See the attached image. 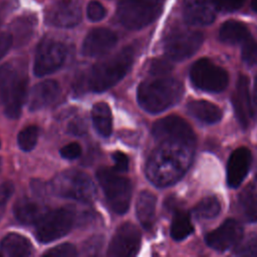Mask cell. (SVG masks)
Masks as SVG:
<instances>
[{
	"instance_id": "cell-1",
	"label": "cell",
	"mask_w": 257,
	"mask_h": 257,
	"mask_svg": "<svg viewBox=\"0 0 257 257\" xmlns=\"http://www.w3.org/2000/svg\"><path fill=\"white\" fill-rule=\"evenodd\" d=\"M195 142L163 141L147 164L148 179L159 187L173 185L187 172L194 156Z\"/></svg>"
},
{
	"instance_id": "cell-2",
	"label": "cell",
	"mask_w": 257,
	"mask_h": 257,
	"mask_svg": "<svg viewBox=\"0 0 257 257\" xmlns=\"http://www.w3.org/2000/svg\"><path fill=\"white\" fill-rule=\"evenodd\" d=\"M184 92L182 83L173 77H158L142 82L138 88L139 104L152 113L161 112L174 104Z\"/></svg>"
},
{
	"instance_id": "cell-3",
	"label": "cell",
	"mask_w": 257,
	"mask_h": 257,
	"mask_svg": "<svg viewBox=\"0 0 257 257\" xmlns=\"http://www.w3.org/2000/svg\"><path fill=\"white\" fill-rule=\"evenodd\" d=\"M134 61V49L125 47L113 56L95 64L87 75L88 88L95 92L109 89L130 70Z\"/></svg>"
},
{
	"instance_id": "cell-4",
	"label": "cell",
	"mask_w": 257,
	"mask_h": 257,
	"mask_svg": "<svg viewBox=\"0 0 257 257\" xmlns=\"http://www.w3.org/2000/svg\"><path fill=\"white\" fill-rule=\"evenodd\" d=\"M163 6V0H122L117 6L116 18L123 27L138 30L154 22Z\"/></svg>"
},
{
	"instance_id": "cell-5",
	"label": "cell",
	"mask_w": 257,
	"mask_h": 257,
	"mask_svg": "<svg viewBox=\"0 0 257 257\" xmlns=\"http://www.w3.org/2000/svg\"><path fill=\"white\" fill-rule=\"evenodd\" d=\"M52 192L62 198L80 202H92L96 189L90 178L77 170H67L57 175L51 183Z\"/></svg>"
},
{
	"instance_id": "cell-6",
	"label": "cell",
	"mask_w": 257,
	"mask_h": 257,
	"mask_svg": "<svg viewBox=\"0 0 257 257\" xmlns=\"http://www.w3.org/2000/svg\"><path fill=\"white\" fill-rule=\"evenodd\" d=\"M96 178L111 209L117 214L125 213L130 207L132 197L131 181L106 168L99 169Z\"/></svg>"
},
{
	"instance_id": "cell-7",
	"label": "cell",
	"mask_w": 257,
	"mask_h": 257,
	"mask_svg": "<svg viewBox=\"0 0 257 257\" xmlns=\"http://www.w3.org/2000/svg\"><path fill=\"white\" fill-rule=\"evenodd\" d=\"M190 78L197 88L207 92L223 91L229 82L227 71L208 58H201L192 65Z\"/></svg>"
},
{
	"instance_id": "cell-8",
	"label": "cell",
	"mask_w": 257,
	"mask_h": 257,
	"mask_svg": "<svg viewBox=\"0 0 257 257\" xmlns=\"http://www.w3.org/2000/svg\"><path fill=\"white\" fill-rule=\"evenodd\" d=\"M74 222L70 209L59 208L46 214L37 222L35 236L41 243H49L66 235Z\"/></svg>"
},
{
	"instance_id": "cell-9",
	"label": "cell",
	"mask_w": 257,
	"mask_h": 257,
	"mask_svg": "<svg viewBox=\"0 0 257 257\" xmlns=\"http://www.w3.org/2000/svg\"><path fill=\"white\" fill-rule=\"evenodd\" d=\"M203 39L204 36L200 31L175 30L165 40V52L172 60H184L196 53Z\"/></svg>"
},
{
	"instance_id": "cell-10",
	"label": "cell",
	"mask_w": 257,
	"mask_h": 257,
	"mask_svg": "<svg viewBox=\"0 0 257 257\" xmlns=\"http://www.w3.org/2000/svg\"><path fill=\"white\" fill-rule=\"evenodd\" d=\"M66 54L67 50L63 43L53 39L42 40L35 55L34 74L44 76L56 71L65 61Z\"/></svg>"
},
{
	"instance_id": "cell-11",
	"label": "cell",
	"mask_w": 257,
	"mask_h": 257,
	"mask_svg": "<svg viewBox=\"0 0 257 257\" xmlns=\"http://www.w3.org/2000/svg\"><path fill=\"white\" fill-rule=\"evenodd\" d=\"M141 245V233L138 228L131 224L124 223L120 225L112 237L107 255L111 257H127L138 253Z\"/></svg>"
},
{
	"instance_id": "cell-12",
	"label": "cell",
	"mask_w": 257,
	"mask_h": 257,
	"mask_svg": "<svg viewBox=\"0 0 257 257\" xmlns=\"http://www.w3.org/2000/svg\"><path fill=\"white\" fill-rule=\"evenodd\" d=\"M152 132L155 139L160 142L168 140L195 142V134L190 124L177 115H169L157 120Z\"/></svg>"
},
{
	"instance_id": "cell-13",
	"label": "cell",
	"mask_w": 257,
	"mask_h": 257,
	"mask_svg": "<svg viewBox=\"0 0 257 257\" xmlns=\"http://www.w3.org/2000/svg\"><path fill=\"white\" fill-rule=\"evenodd\" d=\"M48 24L60 28L76 26L81 20V9L74 0H58L45 12Z\"/></svg>"
},
{
	"instance_id": "cell-14",
	"label": "cell",
	"mask_w": 257,
	"mask_h": 257,
	"mask_svg": "<svg viewBox=\"0 0 257 257\" xmlns=\"http://www.w3.org/2000/svg\"><path fill=\"white\" fill-rule=\"evenodd\" d=\"M242 238V225L234 219H228L223 222L220 227L208 233L205 237V241L212 249L217 251H225L233 246H236Z\"/></svg>"
},
{
	"instance_id": "cell-15",
	"label": "cell",
	"mask_w": 257,
	"mask_h": 257,
	"mask_svg": "<svg viewBox=\"0 0 257 257\" xmlns=\"http://www.w3.org/2000/svg\"><path fill=\"white\" fill-rule=\"evenodd\" d=\"M117 36L106 28L91 30L83 40L81 52L87 57H96L108 52L116 43Z\"/></svg>"
},
{
	"instance_id": "cell-16",
	"label": "cell",
	"mask_w": 257,
	"mask_h": 257,
	"mask_svg": "<svg viewBox=\"0 0 257 257\" xmlns=\"http://www.w3.org/2000/svg\"><path fill=\"white\" fill-rule=\"evenodd\" d=\"M213 0H184L183 15L190 25L203 26L211 24L216 17Z\"/></svg>"
},
{
	"instance_id": "cell-17",
	"label": "cell",
	"mask_w": 257,
	"mask_h": 257,
	"mask_svg": "<svg viewBox=\"0 0 257 257\" xmlns=\"http://www.w3.org/2000/svg\"><path fill=\"white\" fill-rule=\"evenodd\" d=\"M252 162L251 152L245 148L235 150L227 164V184L230 188L239 187L246 178Z\"/></svg>"
},
{
	"instance_id": "cell-18",
	"label": "cell",
	"mask_w": 257,
	"mask_h": 257,
	"mask_svg": "<svg viewBox=\"0 0 257 257\" xmlns=\"http://www.w3.org/2000/svg\"><path fill=\"white\" fill-rule=\"evenodd\" d=\"M232 103L235 115L240 125L246 128L253 114L249 91V80L247 76L239 75L236 89L232 95Z\"/></svg>"
},
{
	"instance_id": "cell-19",
	"label": "cell",
	"mask_w": 257,
	"mask_h": 257,
	"mask_svg": "<svg viewBox=\"0 0 257 257\" xmlns=\"http://www.w3.org/2000/svg\"><path fill=\"white\" fill-rule=\"evenodd\" d=\"M60 92L59 84L55 80H44L33 86L29 94L28 106L31 111L46 107L53 102Z\"/></svg>"
},
{
	"instance_id": "cell-20",
	"label": "cell",
	"mask_w": 257,
	"mask_h": 257,
	"mask_svg": "<svg viewBox=\"0 0 257 257\" xmlns=\"http://www.w3.org/2000/svg\"><path fill=\"white\" fill-rule=\"evenodd\" d=\"M27 90V79L24 76L15 78L8 95L5 99V114L7 117L15 119L21 114Z\"/></svg>"
},
{
	"instance_id": "cell-21",
	"label": "cell",
	"mask_w": 257,
	"mask_h": 257,
	"mask_svg": "<svg viewBox=\"0 0 257 257\" xmlns=\"http://www.w3.org/2000/svg\"><path fill=\"white\" fill-rule=\"evenodd\" d=\"M45 214V208L41 204L28 198L18 200L14 206L15 218L25 225L37 224Z\"/></svg>"
},
{
	"instance_id": "cell-22",
	"label": "cell",
	"mask_w": 257,
	"mask_h": 257,
	"mask_svg": "<svg viewBox=\"0 0 257 257\" xmlns=\"http://www.w3.org/2000/svg\"><path fill=\"white\" fill-rule=\"evenodd\" d=\"M36 23V18L33 15H23L14 19L10 25L9 33L12 38V44L17 47L26 44L34 33Z\"/></svg>"
},
{
	"instance_id": "cell-23",
	"label": "cell",
	"mask_w": 257,
	"mask_h": 257,
	"mask_svg": "<svg viewBox=\"0 0 257 257\" xmlns=\"http://www.w3.org/2000/svg\"><path fill=\"white\" fill-rule=\"evenodd\" d=\"M1 255L12 257H25L32 253L30 241L22 235L11 233L4 237L0 244Z\"/></svg>"
},
{
	"instance_id": "cell-24",
	"label": "cell",
	"mask_w": 257,
	"mask_h": 257,
	"mask_svg": "<svg viewBox=\"0 0 257 257\" xmlns=\"http://www.w3.org/2000/svg\"><path fill=\"white\" fill-rule=\"evenodd\" d=\"M251 38L248 27L237 20L224 22L219 30V39L227 44L244 43Z\"/></svg>"
},
{
	"instance_id": "cell-25",
	"label": "cell",
	"mask_w": 257,
	"mask_h": 257,
	"mask_svg": "<svg viewBox=\"0 0 257 257\" xmlns=\"http://www.w3.org/2000/svg\"><path fill=\"white\" fill-rule=\"evenodd\" d=\"M156 203L157 199L155 195L149 191H143L137 200V216L142 226L147 230L151 229L154 225Z\"/></svg>"
},
{
	"instance_id": "cell-26",
	"label": "cell",
	"mask_w": 257,
	"mask_h": 257,
	"mask_svg": "<svg viewBox=\"0 0 257 257\" xmlns=\"http://www.w3.org/2000/svg\"><path fill=\"white\" fill-rule=\"evenodd\" d=\"M189 112L202 122L212 124L220 121L222 110L207 100H193L188 103Z\"/></svg>"
},
{
	"instance_id": "cell-27",
	"label": "cell",
	"mask_w": 257,
	"mask_h": 257,
	"mask_svg": "<svg viewBox=\"0 0 257 257\" xmlns=\"http://www.w3.org/2000/svg\"><path fill=\"white\" fill-rule=\"evenodd\" d=\"M237 209L246 222H257V191L252 186L246 187L240 193Z\"/></svg>"
},
{
	"instance_id": "cell-28",
	"label": "cell",
	"mask_w": 257,
	"mask_h": 257,
	"mask_svg": "<svg viewBox=\"0 0 257 257\" xmlns=\"http://www.w3.org/2000/svg\"><path fill=\"white\" fill-rule=\"evenodd\" d=\"M91 118L96 132L106 138L111 134L112 116L109 106L105 102H97L91 109Z\"/></svg>"
},
{
	"instance_id": "cell-29",
	"label": "cell",
	"mask_w": 257,
	"mask_h": 257,
	"mask_svg": "<svg viewBox=\"0 0 257 257\" xmlns=\"http://www.w3.org/2000/svg\"><path fill=\"white\" fill-rule=\"evenodd\" d=\"M194 231L189 214L184 210H176L171 225V236L176 241L187 238Z\"/></svg>"
},
{
	"instance_id": "cell-30",
	"label": "cell",
	"mask_w": 257,
	"mask_h": 257,
	"mask_svg": "<svg viewBox=\"0 0 257 257\" xmlns=\"http://www.w3.org/2000/svg\"><path fill=\"white\" fill-rule=\"evenodd\" d=\"M221 210L220 201L214 197L209 196L202 199L194 208L193 213L197 219H213L219 215Z\"/></svg>"
},
{
	"instance_id": "cell-31",
	"label": "cell",
	"mask_w": 257,
	"mask_h": 257,
	"mask_svg": "<svg viewBox=\"0 0 257 257\" xmlns=\"http://www.w3.org/2000/svg\"><path fill=\"white\" fill-rule=\"evenodd\" d=\"M16 77L17 74L12 65L7 63L0 66V103L5 101Z\"/></svg>"
},
{
	"instance_id": "cell-32",
	"label": "cell",
	"mask_w": 257,
	"mask_h": 257,
	"mask_svg": "<svg viewBox=\"0 0 257 257\" xmlns=\"http://www.w3.org/2000/svg\"><path fill=\"white\" fill-rule=\"evenodd\" d=\"M39 130L36 125H29L23 128L18 135V146L24 152L31 151L38 140Z\"/></svg>"
},
{
	"instance_id": "cell-33",
	"label": "cell",
	"mask_w": 257,
	"mask_h": 257,
	"mask_svg": "<svg viewBox=\"0 0 257 257\" xmlns=\"http://www.w3.org/2000/svg\"><path fill=\"white\" fill-rule=\"evenodd\" d=\"M234 254L239 256H257V234L252 233L245 239H241L235 247Z\"/></svg>"
},
{
	"instance_id": "cell-34",
	"label": "cell",
	"mask_w": 257,
	"mask_h": 257,
	"mask_svg": "<svg viewBox=\"0 0 257 257\" xmlns=\"http://www.w3.org/2000/svg\"><path fill=\"white\" fill-rule=\"evenodd\" d=\"M242 60L249 66H253L257 63V41L252 38L243 43L242 48Z\"/></svg>"
},
{
	"instance_id": "cell-35",
	"label": "cell",
	"mask_w": 257,
	"mask_h": 257,
	"mask_svg": "<svg viewBox=\"0 0 257 257\" xmlns=\"http://www.w3.org/2000/svg\"><path fill=\"white\" fill-rule=\"evenodd\" d=\"M43 255L45 256H53V257H71L77 255L76 248L68 243L60 244L58 246H55L48 251H46Z\"/></svg>"
},
{
	"instance_id": "cell-36",
	"label": "cell",
	"mask_w": 257,
	"mask_h": 257,
	"mask_svg": "<svg viewBox=\"0 0 257 257\" xmlns=\"http://www.w3.org/2000/svg\"><path fill=\"white\" fill-rule=\"evenodd\" d=\"M14 192V186L11 182H4L0 185V220L2 219L7 203Z\"/></svg>"
},
{
	"instance_id": "cell-37",
	"label": "cell",
	"mask_w": 257,
	"mask_h": 257,
	"mask_svg": "<svg viewBox=\"0 0 257 257\" xmlns=\"http://www.w3.org/2000/svg\"><path fill=\"white\" fill-rule=\"evenodd\" d=\"M105 13L106 11L102 6V4L97 1L89 2L86 7L87 17L90 21H93V22L100 21L101 19H103V17L105 16Z\"/></svg>"
},
{
	"instance_id": "cell-38",
	"label": "cell",
	"mask_w": 257,
	"mask_h": 257,
	"mask_svg": "<svg viewBox=\"0 0 257 257\" xmlns=\"http://www.w3.org/2000/svg\"><path fill=\"white\" fill-rule=\"evenodd\" d=\"M213 3L219 11L234 12L244 5L245 0H213Z\"/></svg>"
},
{
	"instance_id": "cell-39",
	"label": "cell",
	"mask_w": 257,
	"mask_h": 257,
	"mask_svg": "<svg viewBox=\"0 0 257 257\" xmlns=\"http://www.w3.org/2000/svg\"><path fill=\"white\" fill-rule=\"evenodd\" d=\"M173 66L165 59H155L150 67V72L153 75H164L171 71Z\"/></svg>"
},
{
	"instance_id": "cell-40",
	"label": "cell",
	"mask_w": 257,
	"mask_h": 257,
	"mask_svg": "<svg viewBox=\"0 0 257 257\" xmlns=\"http://www.w3.org/2000/svg\"><path fill=\"white\" fill-rule=\"evenodd\" d=\"M60 155L66 160H74L81 155V147L77 143H70L61 148Z\"/></svg>"
},
{
	"instance_id": "cell-41",
	"label": "cell",
	"mask_w": 257,
	"mask_h": 257,
	"mask_svg": "<svg viewBox=\"0 0 257 257\" xmlns=\"http://www.w3.org/2000/svg\"><path fill=\"white\" fill-rule=\"evenodd\" d=\"M112 160L114 162V170L117 172H125L128 168V159L126 155L121 152H115L112 155Z\"/></svg>"
},
{
	"instance_id": "cell-42",
	"label": "cell",
	"mask_w": 257,
	"mask_h": 257,
	"mask_svg": "<svg viewBox=\"0 0 257 257\" xmlns=\"http://www.w3.org/2000/svg\"><path fill=\"white\" fill-rule=\"evenodd\" d=\"M67 131L74 136H82L86 132V124L82 118H74L68 123Z\"/></svg>"
},
{
	"instance_id": "cell-43",
	"label": "cell",
	"mask_w": 257,
	"mask_h": 257,
	"mask_svg": "<svg viewBox=\"0 0 257 257\" xmlns=\"http://www.w3.org/2000/svg\"><path fill=\"white\" fill-rule=\"evenodd\" d=\"M12 45V38L9 33L0 32V59Z\"/></svg>"
},
{
	"instance_id": "cell-44",
	"label": "cell",
	"mask_w": 257,
	"mask_h": 257,
	"mask_svg": "<svg viewBox=\"0 0 257 257\" xmlns=\"http://www.w3.org/2000/svg\"><path fill=\"white\" fill-rule=\"evenodd\" d=\"M101 238L100 237H93L90 238L89 240H87L85 242V250L89 253V254H93L95 253V251L98 250V248H100L101 246Z\"/></svg>"
},
{
	"instance_id": "cell-45",
	"label": "cell",
	"mask_w": 257,
	"mask_h": 257,
	"mask_svg": "<svg viewBox=\"0 0 257 257\" xmlns=\"http://www.w3.org/2000/svg\"><path fill=\"white\" fill-rule=\"evenodd\" d=\"M254 102L257 105V75H256L255 82H254Z\"/></svg>"
},
{
	"instance_id": "cell-46",
	"label": "cell",
	"mask_w": 257,
	"mask_h": 257,
	"mask_svg": "<svg viewBox=\"0 0 257 257\" xmlns=\"http://www.w3.org/2000/svg\"><path fill=\"white\" fill-rule=\"evenodd\" d=\"M250 7H251V9H252L255 13H257V0H251V2H250Z\"/></svg>"
},
{
	"instance_id": "cell-47",
	"label": "cell",
	"mask_w": 257,
	"mask_h": 257,
	"mask_svg": "<svg viewBox=\"0 0 257 257\" xmlns=\"http://www.w3.org/2000/svg\"><path fill=\"white\" fill-rule=\"evenodd\" d=\"M255 178H256V180H257V167H256V173H255Z\"/></svg>"
},
{
	"instance_id": "cell-48",
	"label": "cell",
	"mask_w": 257,
	"mask_h": 257,
	"mask_svg": "<svg viewBox=\"0 0 257 257\" xmlns=\"http://www.w3.org/2000/svg\"><path fill=\"white\" fill-rule=\"evenodd\" d=\"M0 146H1V142H0Z\"/></svg>"
}]
</instances>
